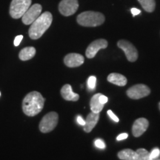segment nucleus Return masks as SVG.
I'll use <instances>...</instances> for the list:
<instances>
[{"label": "nucleus", "instance_id": "2eb2a0df", "mask_svg": "<svg viewBox=\"0 0 160 160\" xmlns=\"http://www.w3.org/2000/svg\"><path fill=\"white\" fill-rule=\"evenodd\" d=\"M108 81L118 86H125L127 84V78L117 73H112L108 77Z\"/></svg>", "mask_w": 160, "mask_h": 160}, {"label": "nucleus", "instance_id": "f03ea898", "mask_svg": "<svg viewBox=\"0 0 160 160\" xmlns=\"http://www.w3.org/2000/svg\"><path fill=\"white\" fill-rule=\"evenodd\" d=\"M53 21V16L50 12L46 11L37 18L31 25L28 34L32 39H38L49 28Z\"/></svg>", "mask_w": 160, "mask_h": 160}, {"label": "nucleus", "instance_id": "a211bd4d", "mask_svg": "<svg viewBox=\"0 0 160 160\" xmlns=\"http://www.w3.org/2000/svg\"><path fill=\"white\" fill-rule=\"evenodd\" d=\"M118 157L122 160H137V153L131 149H124L118 153Z\"/></svg>", "mask_w": 160, "mask_h": 160}, {"label": "nucleus", "instance_id": "4468645a", "mask_svg": "<svg viewBox=\"0 0 160 160\" xmlns=\"http://www.w3.org/2000/svg\"><path fill=\"white\" fill-rule=\"evenodd\" d=\"M61 95L64 99L67 101H77L79 99V95L75 93L72 90L71 86L69 84H66L62 88Z\"/></svg>", "mask_w": 160, "mask_h": 160}, {"label": "nucleus", "instance_id": "aec40b11", "mask_svg": "<svg viewBox=\"0 0 160 160\" xmlns=\"http://www.w3.org/2000/svg\"><path fill=\"white\" fill-rule=\"evenodd\" d=\"M136 152L137 153V160H151L150 157V153L147 150L139 148Z\"/></svg>", "mask_w": 160, "mask_h": 160}, {"label": "nucleus", "instance_id": "c756f323", "mask_svg": "<svg viewBox=\"0 0 160 160\" xmlns=\"http://www.w3.org/2000/svg\"><path fill=\"white\" fill-rule=\"evenodd\" d=\"M159 110H160V102H159Z\"/></svg>", "mask_w": 160, "mask_h": 160}, {"label": "nucleus", "instance_id": "7c9ffc66", "mask_svg": "<svg viewBox=\"0 0 160 160\" xmlns=\"http://www.w3.org/2000/svg\"><path fill=\"white\" fill-rule=\"evenodd\" d=\"M155 160H160V159H155Z\"/></svg>", "mask_w": 160, "mask_h": 160}, {"label": "nucleus", "instance_id": "a878e982", "mask_svg": "<svg viewBox=\"0 0 160 160\" xmlns=\"http://www.w3.org/2000/svg\"><path fill=\"white\" fill-rule=\"evenodd\" d=\"M99 102H101L102 104H103V105H105V103L108 102V99L107 97H105V96H104L102 94H101L99 96Z\"/></svg>", "mask_w": 160, "mask_h": 160}, {"label": "nucleus", "instance_id": "20e7f679", "mask_svg": "<svg viewBox=\"0 0 160 160\" xmlns=\"http://www.w3.org/2000/svg\"><path fill=\"white\" fill-rule=\"evenodd\" d=\"M32 0H12L10 5V15L13 19H17L24 15L31 6Z\"/></svg>", "mask_w": 160, "mask_h": 160}, {"label": "nucleus", "instance_id": "c85d7f7f", "mask_svg": "<svg viewBox=\"0 0 160 160\" xmlns=\"http://www.w3.org/2000/svg\"><path fill=\"white\" fill-rule=\"evenodd\" d=\"M131 13L133 14V17H135V16L139 14V13H141V11H140L139 9L136 8H131Z\"/></svg>", "mask_w": 160, "mask_h": 160}, {"label": "nucleus", "instance_id": "bb28decb", "mask_svg": "<svg viewBox=\"0 0 160 160\" xmlns=\"http://www.w3.org/2000/svg\"><path fill=\"white\" fill-rule=\"evenodd\" d=\"M77 123L80 125L84 126V125H85V120H84L83 118L81 116H78L77 118Z\"/></svg>", "mask_w": 160, "mask_h": 160}, {"label": "nucleus", "instance_id": "6e6552de", "mask_svg": "<svg viewBox=\"0 0 160 160\" xmlns=\"http://www.w3.org/2000/svg\"><path fill=\"white\" fill-rule=\"evenodd\" d=\"M118 47L125 52L126 57L129 62H133L138 58V51L133 44L127 40H119L117 43Z\"/></svg>", "mask_w": 160, "mask_h": 160}, {"label": "nucleus", "instance_id": "39448f33", "mask_svg": "<svg viewBox=\"0 0 160 160\" xmlns=\"http://www.w3.org/2000/svg\"><path fill=\"white\" fill-rule=\"evenodd\" d=\"M59 116L56 112H50L43 117L39 123V130L42 133H49L57 127Z\"/></svg>", "mask_w": 160, "mask_h": 160}, {"label": "nucleus", "instance_id": "423d86ee", "mask_svg": "<svg viewBox=\"0 0 160 160\" xmlns=\"http://www.w3.org/2000/svg\"><path fill=\"white\" fill-rule=\"evenodd\" d=\"M42 7L39 4H34L28 9L22 17V21L26 25H31L41 15Z\"/></svg>", "mask_w": 160, "mask_h": 160}, {"label": "nucleus", "instance_id": "cd10ccee", "mask_svg": "<svg viewBox=\"0 0 160 160\" xmlns=\"http://www.w3.org/2000/svg\"><path fill=\"white\" fill-rule=\"evenodd\" d=\"M128 137V135L127 133H121V134L118 136L117 138V141H121V140L127 139Z\"/></svg>", "mask_w": 160, "mask_h": 160}, {"label": "nucleus", "instance_id": "6ab92c4d", "mask_svg": "<svg viewBox=\"0 0 160 160\" xmlns=\"http://www.w3.org/2000/svg\"><path fill=\"white\" fill-rule=\"evenodd\" d=\"M138 1L145 11L150 13L154 11L156 6L155 0H138Z\"/></svg>", "mask_w": 160, "mask_h": 160}, {"label": "nucleus", "instance_id": "b1692460", "mask_svg": "<svg viewBox=\"0 0 160 160\" xmlns=\"http://www.w3.org/2000/svg\"><path fill=\"white\" fill-rule=\"evenodd\" d=\"M108 114L109 117L111 118V119L113 120V121L116 122H118L119 121V118H118L117 116L112 112V111H111V110H108Z\"/></svg>", "mask_w": 160, "mask_h": 160}, {"label": "nucleus", "instance_id": "0eeeda50", "mask_svg": "<svg viewBox=\"0 0 160 160\" xmlns=\"http://www.w3.org/2000/svg\"><path fill=\"white\" fill-rule=\"evenodd\" d=\"M151 93V90L147 85L143 84L132 86L127 91L128 97L133 99H139L147 97Z\"/></svg>", "mask_w": 160, "mask_h": 160}, {"label": "nucleus", "instance_id": "f8f14e48", "mask_svg": "<svg viewBox=\"0 0 160 160\" xmlns=\"http://www.w3.org/2000/svg\"><path fill=\"white\" fill-rule=\"evenodd\" d=\"M149 126V122L145 118H139L136 120L132 128V133L135 137H139L146 131Z\"/></svg>", "mask_w": 160, "mask_h": 160}, {"label": "nucleus", "instance_id": "393cba45", "mask_svg": "<svg viewBox=\"0 0 160 160\" xmlns=\"http://www.w3.org/2000/svg\"><path fill=\"white\" fill-rule=\"evenodd\" d=\"M22 39H23V36L22 35L17 36V37H16L15 39H14V45L15 46H19L20 42H21V41L22 40Z\"/></svg>", "mask_w": 160, "mask_h": 160}, {"label": "nucleus", "instance_id": "ddd939ff", "mask_svg": "<svg viewBox=\"0 0 160 160\" xmlns=\"http://www.w3.org/2000/svg\"><path fill=\"white\" fill-rule=\"evenodd\" d=\"M99 119V113H93V112H91L88 115L87 118L85 119V127H84V131L87 133H90L93 128L97 125L98 121Z\"/></svg>", "mask_w": 160, "mask_h": 160}, {"label": "nucleus", "instance_id": "2f4dec72", "mask_svg": "<svg viewBox=\"0 0 160 160\" xmlns=\"http://www.w3.org/2000/svg\"><path fill=\"white\" fill-rule=\"evenodd\" d=\"M0 96H1V93H0Z\"/></svg>", "mask_w": 160, "mask_h": 160}, {"label": "nucleus", "instance_id": "1a4fd4ad", "mask_svg": "<svg viewBox=\"0 0 160 160\" xmlns=\"http://www.w3.org/2000/svg\"><path fill=\"white\" fill-rule=\"evenodd\" d=\"M78 8V0H62L59 5V11L61 14L65 17H69L74 14Z\"/></svg>", "mask_w": 160, "mask_h": 160}, {"label": "nucleus", "instance_id": "4be33fe9", "mask_svg": "<svg viewBox=\"0 0 160 160\" xmlns=\"http://www.w3.org/2000/svg\"><path fill=\"white\" fill-rule=\"evenodd\" d=\"M160 155V150L159 148H154L150 153V157L151 160L157 159Z\"/></svg>", "mask_w": 160, "mask_h": 160}, {"label": "nucleus", "instance_id": "dca6fc26", "mask_svg": "<svg viewBox=\"0 0 160 160\" xmlns=\"http://www.w3.org/2000/svg\"><path fill=\"white\" fill-rule=\"evenodd\" d=\"M101 93H97V94L93 95L91 99V102H90V106H91V112L93 113H100L102 111L104 105L99 102V96Z\"/></svg>", "mask_w": 160, "mask_h": 160}, {"label": "nucleus", "instance_id": "9b49d317", "mask_svg": "<svg viewBox=\"0 0 160 160\" xmlns=\"http://www.w3.org/2000/svg\"><path fill=\"white\" fill-rule=\"evenodd\" d=\"M84 61H85V59H84L83 56L79 53H69L64 58V62L67 67L69 68L79 67L82 65Z\"/></svg>", "mask_w": 160, "mask_h": 160}, {"label": "nucleus", "instance_id": "9d476101", "mask_svg": "<svg viewBox=\"0 0 160 160\" xmlns=\"http://www.w3.org/2000/svg\"><path fill=\"white\" fill-rule=\"evenodd\" d=\"M108 47L107 40L103 39H97L93 41V42L90 44L87 50H86L85 54L88 59H92L97 55V52L100 49H105Z\"/></svg>", "mask_w": 160, "mask_h": 160}, {"label": "nucleus", "instance_id": "f257e3e1", "mask_svg": "<svg viewBox=\"0 0 160 160\" xmlns=\"http://www.w3.org/2000/svg\"><path fill=\"white\" fill-rule=\"evenodd\" d=\"M45 99L42 95L37 91H32L28 93L22 101V111L28 117H34L42 111Z\"/></svg>", "mask_w": 160, "mask_h": 160}, {"label": "nucleus", "instance_id": "7ed1b4c3", "mask_svg": "<svg viewBox=\"0 0 160 160\" xmlns=\"http://www.w3.org/2000/svg\"><path fill=\"white\" fill-rule=\"evenodd\" d=\"M105 22V17L99 12L85 11L77 17V22L84 27H97Z\"/></svg>", "mask_w": 160, "mask_h": 160}, {"label": "nucleus", "instance_id": "412c9836", "mask_svg": "<svg viewBox=\"0 0 160 160\" xmlns=\"http://www.w3.org/2000/svg\"><path fill=\"white\" fill-rule=\"evenodd\" d=\"M97 84V78L94 76H91L88 79V88L91 91H94Z\"/></svg>", "mask_w": 160, "mask_h": 160}, {"label": "nucleus", "instance_id": "f3484780", "mask_svg": "<svg viewBox=\"0 0 160 160\" xmlns=\"http://www.w3.org/2000/svg\"><path fill=\"white\" fill-rule=\"evenodd\" d=\"M36 49L33 47H26L22 49L19 53V57L22 61L31 59L36 55Z\"/></svg>", "mask_w": 160, "mask_h": 160}, {"label": "nucleus", "instance_id": "5701e85b", "mask_svg": "<svg viewBox=\"0 0 160 160\" xmlns=\"http://www.w3.org/2000/svg\"><path fill=\"white\" fill-rule=\"evenodd\" d=\"M95 146L98 148H100V149H104L105 148V144L103 140L100 139H98L95 141Z\"/></svg>", "mask_w": 160, "mask_h": 160}]
</instances>
